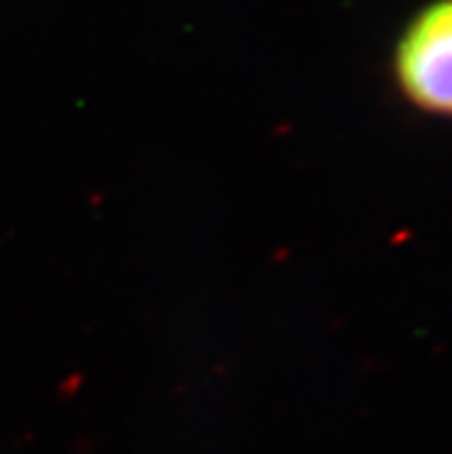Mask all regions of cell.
I'll list each match as a JSON object with an SVG mask.
<instances>
[{
  "instance_id": "1",
  "label": "cell",
  "mask_w": 452,
  "mask_h": 454,
  "mask_svg": "<svg viewBox=\"0 0 452 454\" xmlns=\"http://www.w3.org/2000/svg\"><path fill=\"white\" fill-rule=\"evenodd\" d=\"M393 69L408 104L452 118V0H434L416 14L397 42Z\"/></svg>"
}]
</instances>
